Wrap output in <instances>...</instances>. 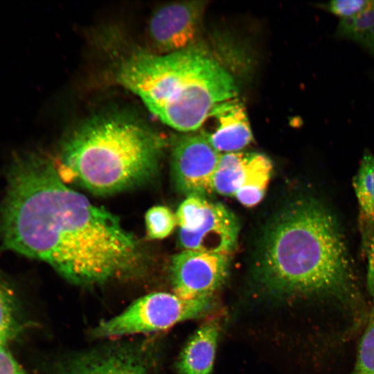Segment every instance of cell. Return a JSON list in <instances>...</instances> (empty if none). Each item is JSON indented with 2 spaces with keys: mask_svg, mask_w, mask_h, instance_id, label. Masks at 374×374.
Segmentation results:
<instances>
[{
  "mask_svg": "<svg viewBox=\"0 0 374 374\" xmlns=\"http://www.w3.org/2000/svg\"><path fill=\"white\" fill-rule=\"evenodd\" d=\"M3 248L44 262L69 283L103 285L136 273L144 254L120 220L69 188L53 161L14 155L0 204Z\"/></svg>",
  "mask_w": 374,
  "mask_h": 374,
  "instance_id": "obj_1",
  "label": "cell"
},
{
  "mask_svg": "<svg viewBox=\"0 0 374 374\" xmlns=\"http://www.w3.org/2000/svg\"><path fill=\"white\" fill-rule=\"evenodd\" d=\"M259 276L271 292L287 296L359 303V292L346 238L323 201L303 196L285 206L267 231Z\"/></svg>",
  "mask_w": 374,
  "mask_h": 374,
  "instance_id": "obj_2",
  "label": "cell"
},
{
  "mask_svg": "<svg viewBox=\"0 0 374 374\" xmlns=\"http://www.w3.org/2000/svg\"><path fill=\"white\" fill-rule=\"evenodd\" d=\"M116 78L163 123L182 132L199 129L215 105L238 91L231 74L193 45L163 55L135 52L121 63Z\"/></svg>",
  "mask_w": 374,
  "mask_h": 374,
  "instance_id": "obj_3",
  "label": "cell"
},
{
  "mask_svg": "<svg viewBox=\"0 0 374 374\" xmlns=\"http://www.w3.org/2000/svg\"><path fill=\"white\" fill-rule=\"evenodd\" d=\"M165 146L163 137L140 122L100 116L75 130L53 162L64 183L107 195L151 179Z\"/></svg>",
  "mask_w": 374,
  "mask_h": 374,
  "instance_id": "obj_4",
  "label": "cell"
},
{
  "mask_svg": "<svg viewBox=\"0 0 374 374\" xmlns=\"http://www.w3.org/2000/svg\"><path fill=\"white\" fill-rule=\"evenodd\" d=\"M213 305L212 296L184 299L175 294L152 293L137 299L118 315L99 323L91 335L95 338H108L157 332L199 317Z\"/></svg>",
  "mask_w": 374,
  "mask_h": 374,
  "instance_id": "obj_5",
  "label": "cell"
},
{
  "mask_svg": "<svg viewBox=\"0 0 374 374\" xmlns=\"http://www.w3.org/2000/svg\"><path fill=\"white\" fill-rule=\"evenodd\" d=\"M175 215L180 228L179 242L184 250L230 255L235 249L239 222L224 205L205 197L190 195Z\"/></svg>",
  "mask_w": 374,
  "mask_h": 374,
  "instance_id": "obj_6",
  "label": "cell"
},
{
  "mask_svg": "<svg viewBox=\"0 0 374 374\" xmlns=\"http://www.w3.org/2000/svg\"><path fill=\"white\" fill-rule=\"evenodd\" d=\"M151 341L117 342L64 359L56 374H158Z\"/></svg>",
  "mask_w": 374,
  "mask_h": 374,
  "instance_id": "obj_7",
  "label": "cell"
},
{
  "mask_svg": "<svg viewBox=\"0 0 374 374\" xmlns=\"http://www.w3.org/2000/svg\"><path fill=\"white\" fill-rule=\"evenodd\" d=\"M202 134H184L172 145V168L175 184L187 196L205 197L213 192L211 182L221 157Z\"/></svg>",
  "mask_w": 374,
  "mask_h": 374,
  "instance_id": "obj_8",
  "label": "cell"
},
{
  "mask_svg": "<svg viewBox=\"0 0 374 374\" xmlns=\"http://www.w3.org/2000/svg\"><path fill=\"white\" fill-rule=\"evenodd\" d=\"M229 267L228 254L184 250L172 260L174 294L184 299L212 296L224 283Z\"/></svg>",
  "mask_w": 374,
  "mask_h": 374,
  "instance_id": "obj_9",
  "label": "cell"
},
{
  "mask_svg": "<svg viewBox=\"0 0 374 374\" xmlns=\"http://www.w3.org/2000/svg\"><path fill=\"white\" fill-rule=\"evenodd\" d=\"M206 1L173 2L158 8L149 21L154 46L168 54L192 46L206 8Z\"/></svg>",
  "mask_w": 374,
  "mask_h": 374,
  "instance_id": "obj_10",
  "label": "cell"
},
{
  "mask_svg": "<svg viewBox=\"0 0 374 374\" xmlns=\"http://www.w3.org/2000/svg\"><path fill=\"white\" fill-rule=\"evenodd\" d=\"M207 118L213 121L214 128L201 133L220 153L240 152L251 141L246 112L238 100L231 98L217 104Z\"/></svg>",
  "mask_w": 374,
  "mask_h": 374,
  "instance_id": "obj_11",
  "label": "cell"
},
{
  "mask_svg": "<svg viewBox=\"0 0 374 374\" xmlns=\"http://www.w3.org/2000/svg\"><path fill=\"white\" fill-rule=\"evenodd\" d=\"M215 321L203 324L183 349L177 364L179 374H210L212 371L219 336Z\"/></svg>",
  "mask_w": 374,
  "mask_h": 374,
  "instance_id": "obj_12",
  "label": "cell"
},
{
  "mask_svg": "<svg viewBox=\"0 0 374 374\" xmlns=\"http://www.w3.org/2000/svg\"><path fill=\"white\" fill-rule=\"evenodd\" d=\"M359 213L358 229L361 238V252L366 256L374 233V154L366 150L357 172L353 179Z\"/></svg>",
  "mask_w": 374,
  "mask_h": 374,
  "instance_id": "obj_13",
  "label": "cell"
},
{
  "mask_svg": "<svg viewBox=\"0 0 374 374\" xmlns=\"http://www.w3.org/2000/svg\"><path fill=\"white\" fill-rule=\"evenodd\" d=\"M251 154L240 151L222 154L212 178L213 192L235 197L243 184Z\"/></svg>",
  "mask_w": 374,
  "mask_h": 374,
  "instance_id": "obj_14",
  "label": "cell"
},
{
  "mask_svg": "<svg viewBox=\"0 0 374 374\" xmlns=\"http://www.w3.org/2000/svg\"><path fill=\"white\" fill-rule=\"evenodd\" d=\"M272 171V163L265 154L252 152L248 170L241 188L235 197L242 205L251 207L263 198Z\"/></svg>",
  "mask_w": 374,
  "mask_h": 374,
  "instance_id": "obj_15",
  "label": "cell"
},
{
  "mask_svg": "<svg viewBox=\"0 0 374 374\" xmlns=\"http://www.w3.org/2000/svg\"><path fill=\"white\" fill-rule=\"evenodd\" d=\"M336 34L362 45L374 55V1L373 4L362 13L341 19Z\"/></svg>",
  "mask_w": 374,
  "mask_h": 374,
  "instance_id": "obj_16",
  "label": "cell"
},
{
  "mask_svg": "<svg viewBox=\"0 0 374 374\" xmlns=\"http://www.w3.org/2000/svg\"><path fill=\"white\" fill-rule=\"evenodd\" d=\"M12 290L0 280V344L4 345L19 332L21 326Z\"/></svg>",
  "mask_w": 374,
  "mask_h": 374,
  "instance_id": "obj_17",
  "label": "cell"
},
{
  "mask_svg": "<svg viewBox=\"0 0 374 374\" xmlns=\"http://www.w3.org/2000/svg\"><path fill=\"white\" fill-rule=\"evenodd\" d=\"M145 221L147 235L150 239L168 237L177 224L176 215L164 206H154L148 209Z\"/></svg>",
  "mask_w": 374,
  "mask_h": 374,
  "instance_id": "obj_18",
  "label": "cell"
},
{
  "mask_svg": "<svg viewBox=\"0 0 374 374\" xmlns=\"http://www.w3.org/2000/svg\"><path fill=\"white\" fill-rule=\"evenodd\" d=\"M349 374H374V314L368 323L358 347L357 357Z\"/></svg>",
  "mask_w": 374,
  "mask_h": 374,
  "instance_id": "obj_19",
  "label": "cell"
},
{
  "mask_svg": "<svg viewBox=\"0 0 374 374\" xmlns=\"http://www.w3.org/2000/svg\"><path fill=\"white\" fill-rule=\"evenodd\" d=\"M373 4V1L368 0H334L319 4V7L341 19L357 15Z\"/></svg>",
  "mask_w": 374,
  "mask_h": 374,
  "instance_id": "obj_20",
  "label": "cell"
},
{
  "mask_svg": "<svg viewBox=\"0 0 374 374\" xmlns=\"http://www.w3.org/2000/svg\"><path fill=\"white\" fill-rule=\"evenodd\" d=\"M0 374H27L4 345L0 344Z\"/></svg>",
  "mask_w": 374,
  "mask_h": 374,
  "instance_id": "obj_21",
  "label": "cell"
},
{
  "mask_svg": "<svg viewBox=\"0 0 374 374\" xmlns=\"http://www.w3.org/2000/svg\"><path fill=\"white\" fill-rule=\"evenodd\" d=\"M366 256L368 258L366 285L373 303L371 312H374V233L371 239Z\"/></svg>",
  "mask_w": 374,
  "mask_h": 374,
  "instance_id": "obj_22",
  "label": "cell"
}]
</instances>
